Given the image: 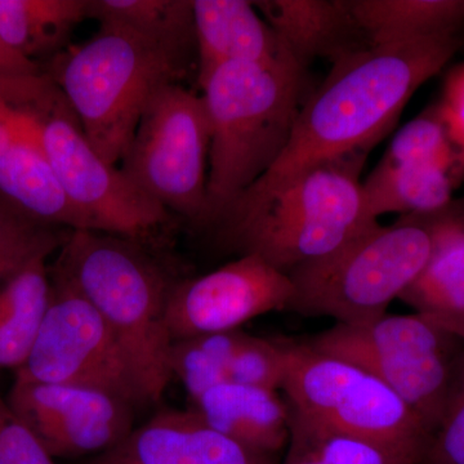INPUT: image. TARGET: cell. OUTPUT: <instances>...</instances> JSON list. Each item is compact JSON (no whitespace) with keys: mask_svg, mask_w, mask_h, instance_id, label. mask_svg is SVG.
<instances>
[{"mask_svg":"<svg viewBox=\"0 0 464 464\" xmlns=\"http://www.w3.org/2000/svg\"><path fill=\"white\" fill-rule=\"evenodd\" d=\"M457 48L456 33H448L366 45L338 58L304 100L282 158L252 186L271 188L324 161L368 154L395 127L418 88L447 65Z\"/></svg>","mask_w":464,"mask_h":464,"instance_id":"cell-1","label":"cell"},{"mask_svg":"<svg viewBox=\"0 0 464 464\" xmlns=\"http://www.w3.org/2000/svg\"><path fill=\"white\" fill-rule=\"evenodd\" d=\"M366 154L324 161L271 188L250 186L215 227L227 243L288 274L377 224L360 172Z\"/></svg>","mask_w":464,"mask_h":464,"instance_id":"cell-2","label":"cell"},{"mask_svg":"<svg viewBox=\"0 0 464 464\" xmlns=\"http://www.w3.org/2000/svg\"><path fill=\"white\" fill-rule=\"evenodd\" d=\"M143 241L69 231L52 275L65 280L102 316L132 362L149 402L172 381L167 322L174 284Z\"/></svg>","mask_w":464,"mask_h":464,"instance_id":"cell-3","label":"cell"},{"mask_svg":"<svg viewBox=\"0 0 464 464\" xmlns=\"http://www.w3.org/2000/svg\"><path fill=\"white\" fill-rule=\"evenodd\" d=\"M304 79L302 70L230 63L201 85L210 124L206 227L282 158L306 100Z\"/></svg>","mask_w":464,"mask_h":464,"instance_id":"cell-4","label":"cell"},{"mask_svg":"<svg viewBox=\"0 0 464 464\" xmlns=\"http://www.w3.org/2000/svg\"><path fill=\"white\" fill-rule=\"evenodd\" d=\"M191 65L118 27L100 32L53 57L48 76L78 116L82 130L106 163L124 158L155 93L181 83Z\"/></svg>","mask_w":464,"mask_h":464,"instance_id":"cell-5","label":"cell"},{"mask_svg":"<svg viewBox=\"0 0 464 464\" xmlns=\"http://www.w3.org/2000/svg\"><path fill=\"white\" fill-rule=\"evenodd\" d=\"M432 249L429 226L405 217L374 224L325 257L288 273L295 295L290 310L359 324L386 315L423 270Z\"/></svg>","mask_w":464,"mask_h":464,"instance_id":"cell-6","label":"cell"},{"mask_svg":"<svg viewBox=\"0 0 464 464\" xmlns=\"http://www.w3.org/2000/svg\"><path fill=\"white\" fill-rule=\"evenodd\" d=\"M38 124L39 139L67 198L88 231L154 240L172 216L92 148L60 88L41 75L23 101Z\"/></svg>","mask_w":464,"mask_h":464,"instance_id":"cell-7","label":"cell"},{"mask_svg":"<svg viewBox=\"0 0 464 464\" xmlns=\"http://www.w3.org/2000/svg\"><path fill=\"white\" fill-rule=\"evenodd\" d=\"M209 150L203 97L181 83L168 84L149 101L121 172L168 212L206 226Z\"/></svg>","mask_w":464,"mask_h":464,"instance_id":"cell-8","label":"cell"},{"mask_svg":"<svg viewBox=\"0 0 464 464\" xmlns=\"http://www.w3.org/2000/svg\"><path fill=\"white\" fill-rule=\"evenodd\" d=\"M50 304L16 380L103 391L136 408L145 392L130 357L90 302L52 275Z\"/></svg>","mask_w":464,"mask_h":464,"instance_id":"cell-9","label":"cell"},{"mask_svg":"<svg viewBox=\"0 0 464 464\" xmlns=\"http://www.w3.org/2000/svg\"><path fill=\"white\" fill-rule=\"evenodd\" d=\"M289 275L261 256L246 253L213 273L176 283L168 298L172 340L237 331L249 320L289 308Z\"/></svg>","mask_w":464,"mask_h":464,"instance_id":"cell-10","label":"cell"},{"mask_svg":"<svg viewBox=\"0 0 464 464\" xmlns=\"http://www.w3.org/2000/svg\"><path fill=\"white\" fill-rule=\"evenodd\" d=\"M7 400L53 458L100 456L133 431L134 406L103 391L16 380Z\"/></svg>","mask_w":464,"mask_h":464,"instance_id":"cell-11","label":"cell"},{"mask_svg":"<svg viewBox=\"0 0 464 464\" xmlns=\"http://www.w3.org/2000/svg\"><path fill=\"white\" fill-rule=\"evenodd\" d=\"M87 464H276L210 429L194 411H163Z\"/></svg>","mask_w":464,"mask_h":464,"instance_id":"cell-12","label":"cell"},{"mask_svg":"<svg viewBox=\"0 0 464 464\" xmlns=\"http://www.w3.org/2000/svg\"><path fill=\"white\" fill-rule=\"evenodd\" d=\"M200 87L217 67L230 63L302 70L253 2L192 0Z\"/></svg>","mask_w":464,"mask_h":464,"instance_id":"cell-13","label":"cell"},{"mask_svg":"<svg viewBox=\"0 0 464 464\" xmlns=\"http://www.w3.org/2000/svg\"><path fill=\"white\" fill-rule=\"evenodd\" d=\"M21 110L14 139L0 154V198L21 215L61 230H88L58 181L29 109Z\"/></svg>","mask_w":464,"mask_h":464,"instance_id":"cell-14","label":"cell"},{"mask_svg":"<svg viewBox=\"0 0 464 464\" xmlns=\"http://www.w3.org/2000/svg\"><path fill=\"white\" fill-rule=\"evenodd\" d=\"M253 5L304 70L316 58L334 63L371 45L346 0H259Z\"/></svg>","mask_w":464,"mask_h":464,"instance_id":"cell-15","label":"cell"},{"mask_svg":"<svg viewBox=\"0 0 464 464\" xmlns=\"http://www.w3.org/2000/svg\"><path fill=\"white\" fill-rule=\"evenodd\" d=\"M192 411L210 429L273 457L290 440V408L277 391L224 382L195 400Z\"/></svg>","mask_w":464,"mask_h":464,"instance_id":"cell-16","label":"cell"},{"mask_svg":"<svg viewBox=\"0 0 464 464\" xmlns=\"http://www.w3.org/2000/svg\"><path fill=\"white\" fill-rule=\"evenodd\" d=\"M427 226L431 255L400 299L417 315L464 342V225L445 217Z\"/></svg>","mask_w":464,"mask_h":464,"instance_id":"cell-17","label":"cell"},{"mask_svg":"<svg viewBox=\"0 0 464 464\" xmlns=\"http://www.w3.org/2000/svg\"><path fill=\"white\" fill-rule=\"evenodd\" d=\"M88 18L118 27L198 66L192 0H90Z\"/></svg>","mask_w":464,"mask_h":464,"instance_id":"cell-18","label":"cell"},{"mask_svg":"<svg viewBox=\"0 0 464 464\" xmlns=\"http://www.w3.org/2000/svg\"><path fill=\"white\" fill-rule=\"evenodd\" d=\"M372 45L420 41L456 33L464 21V0H346Z\"/></svg>","mask_w":464,"mask_h":464,"instance_id":"cell-19","label":"cell"},{"mask_svg":"<svg viewBox=\"0 0 464 464\" xmlns=\"http://www.w3.org/2000/svg\"><path fill=\"white\" fill-rule=\"evenodd\" d=\"M45 262H33L0 285V373L17 372L32 353L51 298Z\"/></svg>","mask_w":464,"mask_h":464,"instance_id":"cell-20","label":"cell"},{"mask_svg":"<svg viewBox=\"0 0 464 464\" xmlns=\"http://www.w3.org/2000/svg\"><path fill=\"white\" fill-rule=\"evenodd\" d=\"M365 203L373 218L389 213L405 217L432 215L450 203V170L430 164H378L362 182Z\"/></svg>","mask_w":464,"mask_h":464,"instance_id":"cell-21","label":"cell"},{"mask_svg":"<svg viewBox=\"0 0 464 464\" xmlns=\"http://www.w3.org/2000/svg\"><path fill=\"white\" fill-rule=\"evenodd\" d=\"M90 0H0V38L21 56H57L78 24L88 18Z\"/></svg>","mask_w":464,"mask_h":464,"instance_id":"cell-22","label":"cell"},{"mask_svg":"<svg viewBox=\"0 0 464 464\" xmlns=\"http://www.w3.org/2000/svg\"><path fill=\"white\" fill-rule=\"evenodd\" d=\"M246 337L237 329L173 341L170 373L181 382L192 402L217 384L228 382L232 359Z\"/></svg>","mask_w":464,"mask_h":464,"instance_id":"cell-23","label":"cell"},{"mask_svg":"<svg viewBox=\"0 0 464 464\" xmlns=\"http://www.w3.org/2000/svg\"><path fill=\"white\" fill-rule=\"evenodd\" d=\"M290 436L310 448L323 464H420L398 449L306 420L292 411Z\"/></svg>","mask_w":464,"mask_h":464,"instance_id":"cell-24","label":"cell"},{"mask_svg":"<svg viewBox=\"0 0 464 464\" xmlns=\"http://www.w3.org/2000/svg\"><path fill=\"white\" fill-rule=\"evenodd\" d=\"M67 234L27 218L0 198V285L33 262L50 257Z\"/></svg>","mask_w":464,"mask_h":464,"instance_id":"cell-25","label":"cell"},{"mask_svg":"<svg viewBox=\"0 0 464 464\" xmlns=\"http://www.w3.org/2000/svg\"><path fill=\"white\" fill-rule=\"evenodd\" d=\"M381 163L430 164L450 172L460 167L459 155L438 109L406 123L393 137Z\"/></svg>","mask_w":464,"mask_h":464,"instance_id":"cell-26","label":"cell"},{"mask_svg":"<svg viewBox=\"0 0 464 464\" xmlns=\"http://www.w3.org/2000/svg\"><path fill=\"white\" fill-rule=\"evenodd\" d=\"M288 344L246 334L232 359L228 382L277 391L282 389Z\"/></svg>","mask_w":464,"mask_h":464,"instance_id":"cell-27","label":"cell"},{"mask_svg":"<svg viewBox=\"0 0 464 464\" xmlns=\"http://www.w3.org/2000/svg\"><path fill=\"white\" fill-rule=\"evenodd\" d=\"M420 463L464 464V356L447 411Z\"/></svg>","mask_w":464,"mask_h":464,"instance_id":"cell-28","label":"cell"},{"mask_svg":"<svg viewBox=\"0 0 464 464\" xmlns=\"http://www.w3.org/2000/svg\"><path fill=\"white\" fill-rule=\"evenodd\" d=\"M0 464H56L8 400L0 396Z\"/></svg>","mask_w":464,"mask_h":464,"instance_id":"cell-29","label":"cell"},{"mask_svg":"<svg viewBox=\"0 0 464 464\" xmlns=\"http://www.w3.org/2000/svg\"><path fill=\"white\" fill-rule=\"evenodd\" d=\"M438 110L464 168V63L449 74Z\"/></svg>","mask_w":464,"mask_h":464,"instance_id":"cell-30","label":"cell"},{"mask_svg":"<svg viewBox=\"0 0 464 464\" xmlns=\"http://www.w3.org/2000/svg\"><path fill=\"white\" fill-rule=\"evenodd\" d=\"M38 74H41V67L35 61L21 56L0 38V78Z\"/></svg>","mask_w":464,"mask_h":464,"instance_id":"cell-31","label":"cell"},{"mask_svg":"<svg viewBox=\"0 0 464 464\" xmlns=\"http://www.w3.org/2000/svg\"><path fill=\"white\" fill-rule=\"evenodd\" d=\"M20 116L21 110L9 101L0 88V154L5 151L14 139Z\"/></svg>","mask_w":464,"mask_h":464,"instance_id":"cell-32","label":"cell"},{"mask_svg":"<svg viewBox=\"0 0 464 464\" xmlns=\"http://www.w3.org/2000/svg\"><path fill=\"white\" fill-rule=\"evenodd\" d=\"M283 464H323L319 458L298 439L290 436L288 453Z\"/></svg>","mask_w":464,"mask_h":464,"instance_id":"cell-33","label":"cell"}]
</instances>
